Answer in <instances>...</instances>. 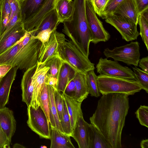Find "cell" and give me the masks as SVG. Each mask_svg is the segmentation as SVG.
I'll return each mask as SVG.
<instances>
[{"label":"cell","mask_w":148,"mask_h":148,"mask_svg":"<svg viewBox=\"0 0 148 148\" xmlns=\"http://www.w3.org/2000/svg\"><path fill=\"white\" fill-rule=\"evenodd\" d=\"M60 23L58 16L57 12L55 8L43 18L38 25L36 28L29 32L33 36H35L40 31L50 29L53 30Z\"/></svg>","instance_id":"603a6c76"},{"label":"cell","mask_w":148,"mask_h":148,"mask_svg":"<svg viewBox=\"0 0 148 148\" xmlns=\"http://www.w3.org/2000/svg\"><path fill=\"white\" fill-rule=\"evenodd\" d=\"M62 94L67 108L73 130L79 117L83 115L81 108L82 102L78 101L74 98L69 97Z\"/></svg>","instance_id":"d4e9b609"},{"label":"cell","mask_w":148,"mask_h":148,"mask_svg":"<svg viewBox=\"0 0 148 148\" xmlns=\"http://www.w3.org/2000/svg\"><path fill=\"white\" fill-rule=\"evenodd\" d=\"M124 0H108L101 17L105 19L107 16L112 14L118 5Z\"/></svg>","instance_id":"8d00e7d4"},{"label":"cell","mask_w":148,"mask_h":148,"mask_svg":"<svg viewBox=\"0 0 148 148\" xmlns=\"http://www.w3.org/2000/svg\"><path fill=\"white\" fill-rule=\"evenodd\" d=\"M62 62L57 55L53 56L47 59L43 64L49 68L47 73V76L57 78Z\"/></svg>","instance_id":"f1b7e54d"},{"label":"cell","mask_w":148,"mask_h":148,"mask_svg":"<svg viewBox=\"0 0 148 148\" xmlns=\"http://www.w3.org/2000/svg\"><path fill=\"white\" fill-rule=\"evenodd\" d=\"M39 104L40 106L50 122L49 96L47 85L45 83L40 94Z\"/></svg>","instance_id":"4dcf8cb0"},{"label":"cell","mask_w":148,"mask_h":148,"mask_svg":"<svg viewBox=\"0 0 148 148\" xmlns=\"http://www.w3.org/2000/svg\"><path fill=\"white\" fill-rule=\"evenodd\" d=\"M99 74L135 80L133 71L127 66H123L117 61L101 57L96 65Z\"/></svg>","instance_id":"9c48e42d"},{"label":"cell","mask_w":148,"mask_h":148,"mask_svg":"<svg viewBox=\"0 0 148 148\" xmlns=\"http://www.w3.org/2000/svg\"><path fill=\"white\" fill-rule=\"evenodd\" d=\"M45 83L57 89L58 79L52 77L48 76L47 75V79Z\"/></svg>","instance_id":"c3c4849f"},{"label":"cell","mask_w":148,"mask_h":148,"mask_svg":"<svg viewBox=\"0 0 148 148\" xmlns=\"http://www.w3.org/2000/svg\"><path fill=\"white\" fill-rule=\"evenodd\" d=\"M94 10L101 17L108 0H88Z\"/></svg>","instance_id":"74e56055"},{"label":"cell","mask_w":148,"mask_h":148,"mask_svg":"<svg viewBox=\"0 0 148 148\" xmlns=\"http://www.w3.org/2000/svg\"><path fill=\"white\" fill-rule=\"evenodd\" d=\"M97 80L99 91L102 95L116 93L129 96L134 95L142 89L134 80L99 74L97 76Z\"/></svg>","instance_id":"5b68a950"},{"label":"cell","mask_w":148,"mask_h":148,"mask_svg":"<svg viewBox=\"0 0 148 148\" xmlns=\"http://www.w3.org/2000/svg\"><path fill=\"white\" fill-rule=\"evenodd\" d=\"M56 0V2H57L59 0Z\"/></svg>","instance_id":"f5cc1de1"},{"label":"cell","mask_w":148,"mask_h":148,"mask_svg":"<svg viewBox=\"0 0 148 148\" xmlns=\"http://www.w3.org/2000/svg\"><path fill=\"white\" fill-rule=\"evenodd\" d=\"M48 67L43 64H37L32 77L34 90L31 106L36 109L40 106L39 98L41 92L45 83Z\"/></svg>","instance_id":"7c38bea8"},{"label":"cell","mask_w":148,"mask_h":148,"mask_svg":"<svg viewBox=\"0 0 148 148\" xmlns=\"http://www.w3.org/2000/svg\"><path fill=\"white\" fill-rule=\"evenodd\" d=\"M89 148H111L105 138L92 124L88 126Z\"/></svg>","instance_id":"4316f807"},{"label":"cell","mask_w":148,"mask_h":148,"mask_svg":"<svg viewBox=\"0 0 148 148\" xmlns=\"http://www.w3.org/2000/svg\"><path fill=\"white\" fill-rule=\"evenodd\" d=\"M21 21V16L20 10L16 12L12 19L10 21L7 27L3 33H5L11 29L18 22Z\"/></svg>","instance_id":"b9f144b4"},{"label":"cell","mask_w":148,"mask_h":148,"mask_svg":"<svg viewBox=\"0 0 148 148\" xmlns=\"http://www.w3.org/2000/svg\"><path fill=\"white\" fill-rule=\"evenodd\" d=\"M138 66L143 71L148 73V57H145L140 59Z\"/></svg>","instance_id":"bcb514c9"},{"label":"cell","mask_w":148,"mask_h":148,"mask_svg":"<svg viewBox=\"0 0 148 148\" xmlns=\"http://www.w3.org/2000/svg\"><path fill=\"white\" fill-rule=\"evenodd\" d=\"M10 143H11L0 125V148H10Z\"/></svg>","instance_id":"f6af8a7d"},{"label":"cell","mask_w":148,"mask_h":148,"mask_svg":"<svg viewBox=\"0 0 148 148\" xmlns=\"http://www.w3.org/2000/svg\"><path fill=\"white\" fill-rule=\"evenodd\" d=\"M13 148H25V147L23 145L18 144L15 143L13 146Z\"/></svg>","instance_id":"f907efd6"},{"label":"cell","mask_w":148,"mask_h":148,"mask_svg":"<svg viewBox=\"0 0 148 148\" xmlns=\"http://www.w3.org/2000/svg\"><path fill=\"white\" fill-rule=\"evenodd\" d=\"M58 56L77 71L86 73L95 69V64L91 62L78 49L71 40H66L60 43L57 49Z\"/></svg>","instance_id":"277c9868"},{"label":"cell","mask_w":148,"mask_h":148,"mask_svg":"<svg viewBox=\"0 0 148 148\" xmlns=\"http://www.w3.org/2000/svg\"><path fill=\"white\" fill-rule=\"evenodd\" d=\"M37 66V64L25 71L21 80L22 101L27 106L31 105L34 90L32 77Z\"/></svg>","instance_id":"e0dca14e"},{"label":"cell","mask_w":148,"mask_h":148,"mask_svg":"<svg viewBox=\"0 0 148 148\" xmlns=\"http://www.w3.org/2000/svg\"><path fill=\"white\" fill-rule=\"evenodd\" d=\"M135 80L138 83L142 89L148 93V73L140 69L135 67H133Z\"/></svg>","instance_id":"d6a6232c"},{"label":"cell","mask_w":148,"mask_h":148,"mask_svg":"<svg viewBox=\"0 0 148 148\" xmlns=\"http://www.w3.org/2000/svg\"><path fill=\"white\" fill-rule=\"evenodd\" d=\"M86 0H74V10L72 20L63 23L62 32L87 58L91 42L90 31L85 11Z\"/></svg>","instance_id":"7a4b0ae2"},{"label":"cell","mask_w":148,"mask_h":148,"mask_svg":"<svg viewBox=\"0 0 148 148\" xmlns=\"http://www.w3.org/2000/svg\"><path fill=\"white\" fill-rule=\"evenodd\" d=\"M11 9L7 0H2L0 10V23L5 18L9 17Z\"/></svg>","instance_id":"f35d334b"},{"label":"cell","mask_w":148,"mask_h":148,"mask_svg":"<svg viewBox=\"0 0 148 148\" xmlns=\"http://www.w3.org/2000/svg\"><path fill=\"white\" fill-rule=\"evenodd\" d=\"M87 83L89 93L92 97H98L100 95L97 84V76L94 70L88 71L86 73Z\"/></svg>","instance_id":"f546056e"},{"label":"cell","mask_w":148,"mask_h":148,"mask_svg":"<svg viewBox=\"0 0 148 148\" xmlns=\"http://www.w3.org/2000/svg\"><path fill=\"white\" fill-rule=\"evenodd\" d=\"M86 73L77 71L74 78L76 88L75 99L81 102L87 98L89 94Z\"/></svg>","instance_id":"484cf974"},{"label":"cell","mask_w":148,"mask_h":148,"mask_svg":"<svg viewBox=\"0 0 148 148\" xmlns=\"http://www.w3.org/2000/svg\"><path fill=\"white\" fill-rule=\"evenodd\" d=\"M55 8L60 23L72 20L74 10L72 0H59L56 2Z\"/></svg>","instance_id":"cb8c5ba5"},{"label":"cell","mask_w":148,"mask_h":148,"mask_svg":"<svg viewBox=\"0 0 148 148\" xmlns=\"http://www.w3.org/2000/svg\"><path fill=\"white\" fill-rule=\"evenodd\" d=\"M18 69L16 66H13L0 80V109L5 106L8 101L10 89Z\"/></svg>","instance_id":"2e32d148"},{"label":"cell","mask_w":148,"mask_h":148,"mask_svg":"<svg viewBox=\"0 0 148 148\" xmlns=\"http://www.w3.org/2000/svg\"><path fill=\"white\" fill-rule=\"evenodd\" d=\"M10 5L11 12L9 17V22L14 13L17 11L20 10L21 0H7Z\"/></svg>","instance_id":"7bdbcfd3"},{"label":"cell","mask_w":148,"mask_h":148,"mask_svg":"<svg viewBox=\"0 0 148 148\" xmlns=\"http://www.w3.org/2000/svg\"><path fill=\"white\" fill-rule=\"evenodd\" d=\"M138 15L148 9V0H134Z\"/></svg>","instance_id":"ee69618b"},{"label":"cell","mask_w":148,"mask_h":148,"mask_svg":"<svg viewBox=\"0 0 148 148\" xmlns=\"http://www.w3.org/2000/svg\"><path fill=\"white\" fill-rule=\"evenodd\" d=\"M50 148H75L70 136L51 126Z\"/></svg>","instance_id":"7402d4cb"},{"label":"cell","mask_w":148,"mask_h":148,"mask_svg":"<svg viewBox=\"0 0 148 148\" xmlns=\"http://www.w3.org/2000/svg\"><path fill=\"white\" fill-rule=\"evenodd\" d=\"M54 97L55 105L60 121L62 118L64 110L63 96L60 92L55 88Z\"/></svg>","instance_id":"d590c367"},{"label":"cell","mask_w":148,"mask_h":148,"mask_svg":"<svg viewBox=\"0 0 148 148\" xmlns=\"http://www.w3.org/2000/svg\"><path fill=\"white\" fill-rule=\"evenodd\" d=\"M53 30L48 29L41 31L35 36L32 35V38L38 39L41 42L42 44H43L48 41Z\"/></svg>","instance_id":"ab89813d"},{"label":"cell","mask_w":148,"mask_h":148,"mask_svg":"<svg viewBox=\"0 0 148 148\" xmlns=\"http://www.w3.org/2000/svg\"><path fill=\"white\" fill-rule=\"evenodd\" d=\"M77 71L69 64L63 62L57 77V89L63 93L67 84L74 79Z\"/></svg>","instance_id":"44dd1931"},{"label":"cell","mask_w":148,"mask_h":148,"mask_svg":"<svg viewBox=\"0 0 148 148\" xmlns=\"http://www.w3.org/2000/svg\"><path fill=\"white\" fill-rule=\"evenodd\" d=\"M56 0H46L38 12L27 21L23 23L27 32H29L36 28L42 20L49 12L55 8Z\"/></svg>","instance_id":"ac0fdd59"},{"label":"cell","mask_w":148,"mask_h":148,"mask_svg":"<svg viewBox=\"0 0 148 148\" xmlns=\"http://www.w3.org/2000/svg\"><path fill=\"white\" fill-rule=\"evenodd\" d=\"M85 11L91 34V42L96 44L100 42L108 41L110 37V35L98 18L88 0H86Z\"/></svg>","instance_id":"ba28073f"},{"label":"cell","mask_w":148,"mask_h":148,"mask_svg":"<svg viewBox=\"0 0 148 148\" xmlns=\"http://www.w3.org/2000/svg\"><path fill=\"white\" fill-rule=\"evenodd\" d=\"M65 35L55 29L52 32L48 41L42 44L39 53L38 64H43L50 57L57 55L58 44L66 40Z\"/></svg>","instance_id":"8fae6325"},{"label":"cell","mask_w":148,"mask_h":148,"mask_svg":"<svg viewBox=\"0 0 148 148\" xmlns=\"http://www.w3.org/2000/svg\"><path fill=\"white\" fill-rule=\"evenodd\" d=\"M60 123L64 133L71 136L72 132L69 116L64 98V110Z\"/></svg>","instance_id":"836d02e7"},{"label":"cell","mask_w":148,"mask_h":148,"mask_svg":"<svg viewBox=\"0 0 148 148\" xmlns=\"http://www.w3.org/2000/svg\"><path fill=\"white\" fill-rule=\"evenodd\" d=\"M89 124L84 119L83 115L79 117L71 134L79 148H89Z\"/></svg>","instance_id":"5bb4252c"},{"label":"cell","mask_w":148,"mask_h":148,"mask_svg":"<svg viewBox=\"0 0 148 148\" xmlns=\"http://www.w3.org/2000/svg\"><path fill=\"white\" fill-rule=\"evenodd\" d=\"M32 36L30 32H27L9 48L11 57L9 65L26 71L37 64L42 43L38 39L32 38Z\"/></svg>","instance_id":"3957f363"},{"label":"cell","mask_w":148,"mask_h":148,"mask_svg":"<svg viewBox=\"0 0 148 148\" xmlns=\"http://www.w3.org/2000/svg\"><path fill=\"white\" fill-rule=\"evenodd\" d=\"M105 19L106 23L117 30L122 39L126 41L136 40L140 35L137 29V24L126 18L112 14L107 16Z\"/></svg>","instance_id":"30bf717a"},{"label":"cell","mask_w":148,"mask_h":148,"mask_svg":"<svg viewBox=\"0 0 148 148\" xmlns=\"http://www.w3.org/2000/svg\"><path fill=\"white\" fill-rule=\"evenodd\" d=\"M27 124L40 138L50 139L51 125L44 112L40 106L36 109L31 106H27Z\"/></svg>","instance_id":"52a82bcc"},{"label":"cell","mask_w":148,"mask_h":148,"mask_svg":"<svg viewBox=\"0 0 148 148\" xmlns=\"http://www.w3.org/2000/svg\"><path fill=\"white\" fill-rule=\"evenodd\" d=\"M140 147L142 148H148V140H143L140 144Z\"/></svg>","instance_id":"681fc988"},{"label":"cell","mask_w":148,"mask_h":148,"mask_svg":"<svg viewBox=\"0 0 148 148\" xmlns=\"http://www.w3.org/2000/svg\"><path fill=\"white\" fill-rule=\"evenodd\" d=\"M113 14L125 17L138 24L139 15L134 0H124Z\"/></svg>","instance_id":"d6986e66"},{"label":"cell","mask_w":148,"mask_h":148,"mask_svg":"<svg viewBox=\"0 0 148 148\" xmlns=\"http://www.w3.org/2000/svg\"><path fill=\"white\" fill-rule=\"evenodd\" d=\"M135 114L140 124L148 127V107L145 105L140 106Z\"/></svg>","instance_id":"e575fe53"},{"label":"cell","mask_w":148,"mask_h":148,"mask_svg":"<svg viewBox=\"0 0 148 148\" xmlns=\"http://www.w3.org/2000/svg\"><path fill=\"white\" fill-rule=\"evenodd\" d=\"M1 1H2V0H0V9H1Z\"/></svg>","instance_id":"816d5d0a"},{"label":"cell","mask_w":148,"mask_h":148,"mask_svg":"<svg viewBox=\"0 0 148 148\" xmlns=\"http://www.w3.org/2000/svg\"><path fill=\"white\" fill-rule=\"evenodd\" d=\"M139 45L138 41L131 42L111 49L106 48L104 49L103 53L107 58H111L114 61L137 67L140 60Z\"/></svg>","instance_id":"8992f818"},{"label":"cell","mask_w":148,"mask_h":148,"mask_svg":"<svg viewBox=\"0 0 148 148\" xmlns=\"http://www.w3.org/2000/svg\"><path fill=\"white\" fill-rule=\"evenodd\" d=\"M46 0H21L20 10L21 21L24 23L35 15Z\"/></svg>","instance_id":"ffe728a7"},{"label":"cell","mask_w":148,"mask_h":148,"mask_svg":"<svg viewBox=\"0 0 148 148\" xmlns=\"http://www.w3.org/2000/svg\"><path fill=\"white\" fill-rule=\"evenodd\" d=\"M130 108L128 95L113 93L103 95L90 118L111 148H121V134Z\"/></svg>","instance_id":"6da1fadb"},{"label":"cell","mask_w":148,"mask_h":148,"mask_svg":"<svg viewBox=\"0 0 148 148\" xmlns=\"http://www.w3.org/2000/svg\"><path fill=\"white\" fill-rule=\"evenodd\" d=\"M16 123L12 110L5 106L0 109V125L10 143L16 130Z\"/></svg>","instance_id":"9a60e30c"},{"label":"cell","mask_w":148,"mask_h":148,"mask_svg":"<svg viewBox=\"0 0 148 148\" xmlns=\"http://www.w3.org/2000/svg\"><path fill=\"white\" fill-rule=\"evenodd\" d=\"M27 32L21 21L18 22L7 32L0 36V54L19 40Z\"/></svg>","instance_id":"4fadbf2b"},{"label":"cell","mask_w":148,"mask_h":148,"mask_svg":"<svg viewBox=\"0 0 148 148\" xmlns=\"http://www.w3.org/2000/svg\"><path fill=\"white\" fill-rule=\"evenodd\" d=\"M47 85L49 96V118L51 126L55 127L61 132L64 133L60 124L55 104L54 97L55 88L49 85Z\"/></svg>","instance_id":"83f0119b"},{"label":"cell","mask_w":148,"mask_h":148,"mask_svg":"<svg viewBox=\"0 0 148 148\" xmlns=\"http://www.w3.org/2000/svg\"><path fill=\"white\" fill-rule=\"evenodd\" d=\"M62 93L69 97L75 99L76 94V88L74 79L69 83L64 92Z\"/></svg>","instance_id":"60d3db41"},{"label":"cell","mask_w":148,"mask_h":148,"mask_svg":"<svg viewBox=\"0 0 148 148\" xmlns=\"http://www.w3.org/2000/svg\"><path fill=\"white\" fill-rule=\"evenodd\" d=\"M140 28V35L148 50V17L142 14L139 15L138 19Z\"/></svg>","instance_id":"1f68e13d"},{"label":"cell","mask_w":148,"mask_h":148,"mask_svg":"<svg viewBox=\"0 0 148 148\" xmlns=\"http://www.w3.org/2000/svg\"><path fill=\"white\" fill-rule=\"evenodd\" d=\"M13 66L9 64L0 65V80L2 79Z\"/></svg>","instance_id":"7dc6e473"}]
</instances>
